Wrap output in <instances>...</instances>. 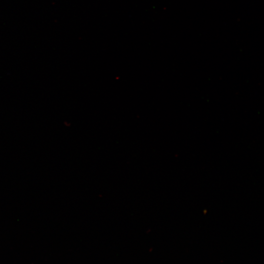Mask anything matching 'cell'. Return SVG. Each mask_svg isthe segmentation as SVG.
I'll return each instance as SVG.
<instances>
[]
</instances>
